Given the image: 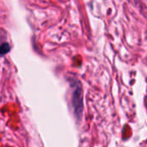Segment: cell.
<instances>
[{"instance_id":"1","label":"cell","mask_w":147,"mask_h":147,"mask_svg":"<svg viewBox=\"0 0 147 147\" xmlns=\"http://www.w3.org/2000/svg\"><path fill=\"white\" fill-rule=\"evenodd\" d=\"M72 106L76 117L79 120L83 114V90L79 81H75L73 83L72 90Z\"/></svg>"},{"instance_id":"2","label":"cell","mask_w":147,"mask_h":147,"mask_svg":"<svg viewBox=\"0 0 147 147\" xmlns=\"http://www.w3.org/2000/svg\"><path fill=\"white\" fill-rule=\"evenodd\" d=\"M10 50V46L9 43L4 42L0 46V55H3L7 53H9Z\"/></svg>"}]
</instances>
